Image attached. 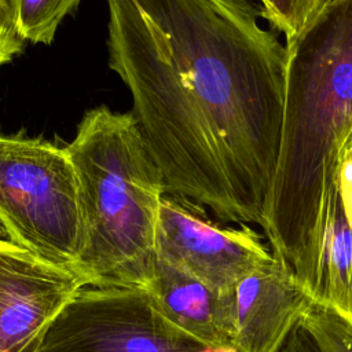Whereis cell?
<instances>
[{
    "label": "cell",
    "mask_w": 352,
    "mask_h": 352,
    "mask_svg": "<svg viewBox=\"0 0 352 352\" xmlns=\"http://www.w3.org/2000/svg\"><path fill=\"white\" fill-rule=\"evenodd\" d=\"M160 312L205 345H232V287L214 290L157 257L147 290Z\"/></svg>",
    "instance_id": "9"
},
{
    "label": "cell",
    "mask_w": 352,
    "mask_h": 352,
    "mask_svg": "<svg viewBox=\"0 0 352 352\" xmlns=\"http://www.w3.org/2000/svg\"><path fill=\"white\" fill-rule=\"evenodd\" d=\"M338 188L342 197L346 216L352 226V144L345 147L338 175Z\"/></svg>",
    "instance_id": "14"
},
{
    "label": "cell",
    "mask_w": 352,
    "mask_h": 352,
    "mask_svg": "<svg viewBox=\"0 0 352 352\" xmlns=\"http://www.w3.org/2000/svg\"><path fill=\"white\" fill-rule=\"evenodd\" d=\"M276 172L261 228L314 298L330 201L352 133V0H329L286 43Z\"/></svg>",
    "instance_id": "2"
},
{
    "label": "cell",
    "mask_w": 352,
    "mask_h": 352,
    "mask_svg": "<svg viewBox=\"0 0 352 352\" xmlns=\"http://www.w3.org/2000/svg\"><path fill=\"white\" fill-rule=\"evenodd\" d=\"M280 352H319V349L311 341H298L287 345Z\"/></svg>",
    "instance_id": "15"
},
{
    "label": "cell",
    "mask_w": 352,
    "mask_h": 352,
    "mask_svg": "<svg viewBox=\"0 0 352 352\" xmlns=\"http://www.w3.org/2000/svg\"><path fill=\"white\" fill-rule=\"evenodd\" d=\"M65 148L74 168L82 220L74 270L91 286L148 290L166 188L133 116L95 107Z\"/></svg>",
    "instance_id": "3"
},
{
    "label": "cell",
    "mask_w": 352,
    "mask_h": 352,
    "mask_svg": "<svg viewBox=\"0 0 352 352\" xmlns=\"http://www.w3.org/2000/svg\"><path fill=\"white\" fill-rule=\"evenodd\" d=\"M87 285L74 268L0 238V352H34L45 327Z\"/></svg>",
    "instance_id": "7"
},
{
    "label": "cell",
    "mask_w": 352,
    "mask_h": 352,
    "mask_svg": "<svg viewBox=\"0 0 352 352\" xmlns=\"http://www.w3.org/2000/svg\"><path fill=\"white\" fill-rule=\"evenodd\" d=\"M311 300L293 270L272 256L232 287V346L278 352Z\"/></svg>",
    "instance_id": "8"
},
{
    "label": "cell",
    "mask_w": 352,
    "mask_h": 352,
    "mask_svg": "<svg viewBox=\"0 0 352 352\" xmlns=\"http://www.w3.org/2000/svg\"><path fill=\"white\" fill-rule=\"evenodd\" d=\"M348 144H352V133H351V136H349V140H348ZM346 144V146H348Z\"/></svg>",
    "instance_id": "17"
},
{
    "label": "cell",
    "mask_w": 352,
    "mask_h": 352,
    "mask_svg": "<svg viewBox=\"0 0 352 352\" xmlns=\"http://www.w3.org/2000/svg\"><path fill=\"white\" fill-rule=\"evenodd\" d=\"M23 45V40L15 30L10 0H0V66L10 62Z\"/></svg>",
    "instance_id": "13"
},
{
    "label": "cell",
    "mask_w": 352,
    "mask_h": 352,
    "mask_svg": "<svg viewBox=\"0 0 352 352\" xmlns=\"http://www.w3.org/2000/svg\"><path fill=\"white\" fill-rule=\"evenodd\" d=\"M155 252L214 290L234 287L272 257L261 235L248 224L216 223L202 206L169 192L161 201Z\"/></svg>",
    "instance_id": "6"
},
{
    "label": "cell",
    "mask_w": 352,
    "mask_h": 352,
    "mask_svg": "<svg viewBox=\"0 0 352 352\" xmlns=\"http://www.w3.org/2000/svg\"><path fill=\"white\" fill-rule=\"evenodd\" d=\"M80 0H10L16 33L23 41L51 44L55 33Z\"/></svg>",
    "instance_id": "11"
},
{
    "label": "cell",
    "mask_w": 352,
    "mask_h": 352,
    "mask_svg": "<svg viewBox=\"0 0 352 352\" xmlns=\"http://www.w3.org/2000/svg\"><path fill=\"white\" fill-rule=\"evenodd\" d=\"M261 15L286 37L294 40L329 0H260Z\"/></svg>",
    "instance_id": "12"
},
{
    "label": "cell",
    "mask_w": 352,
    "mask_h": 352,
    "mask_svg": "<svg viewBox=\"0 0 352 352\" xmlns=\"http://www.w3.org/2000/svg\"><path fill=\"white\" fill-rule=\"evenodd\" d=\"M314 300L331 307L352 323V226L338 183L329 206Z\"/></svg>",
    "instance_id": "10"
},
{
    "label": "cell",
    "mask_w": 352,
    "mask_h": 352,
    "mask_svg": "<svg viewBox=\"0 0 352 352\" xmlns=\"http://www.w3.org/2000/svg\"><path fill=\"white\" fill-rule=\"evenodd\" d=\"M6 236H7V232H6L4 227H3L1 223H0V238H6Z\"/></svg>",
    "instance_id": "16"
},
{
    "label": "cell",
    "mask_w": 352,
    "mask_h": 352,
    "mask_svg": "<svg viewBox=\"0 0 352 352\" xmlns=\"http://www.w3.org/2000/svg\"><path fill=\"white\" fill-rule=\"evenodd\" d=\"M0 223L11 242L55 265L76 267L82 220L65 147L0 135Z\"/></svg>",
    "instance_id": "4"
},
{
    "label": "cell",
    "mask_w": 352,
    "mask_h": 352,
    "mask_svg": "<svg viewBox=\"0 0 352 352\" xmlns=\"http://www.w3.org/2000/svg\"><path fill=\"white\" fill-rule=\"evenodd\" d=\"M109 66L166 192L261 226L276 172L287 50L249 0H106Z\"/></svg>",
    "instance_id": "1"
},
{
    "label": "cell",
    "mask_w": 352,
    "mask_h": 352,
    "mask_svg": "<svg viewBox=\"0 0 352 352\" xmlns=\"http://www.w3.org/2000/svg\"><path fill=\"white\" fill-rule=\"evenodd\" d=\"M34 352H238L169 322L144 289L82 286L45 327Z\"/></svg>",
    "instance_id": "5"
}]
</instances>
